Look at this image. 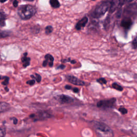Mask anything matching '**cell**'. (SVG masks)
<instances>
[{"label":"cell","instance_id":"obj_1","mask_svg":"<svg viewBox=\"0 0 137 137\" xmlns=\"http://www.w3.org/2000/svg\"><path fill=\"white\" fill-rule=\"evenodd\" d=\"M91 124L99 137H114V134L113 130L105 123L93 121L91 122Z\"/></svg>","mask_w":137,"mask_h":137},{"label":"cell","instance_id":"obj_2","mask_svg":"<svg viewBox=\"0 0 137 137\" xmlns=\"http://www.w3.org/2000/svg\"><path fill=\"white\" fill-rule=\"evenodd\" d=\"M36 13V9L31 5H23L18 8L17 14L23 20H28L33 17Z\"/></svg>","mask_w":137,"mask_h":137},{"label":"cell","instance_id":"obj_3","mask_svg":"<svg viewBox=\"0 0 137 137\" xmlns=\"http://www.w3.org/2000/svg\"><path fill=\"white\" fill-rule=\"evenodd\" d=\"M111 5V2L108 1L102 2L100 4H99L94 10H93L91 14L92 17L96 18H99L103 16L107 11L110 9Z\"/></svg>","mask_w":137,"mask_h":137},{"label":"cell","instance_id":"obj_4","mask_svg":"<svg viewBox=\"0 0 137 137\" xmlns=\"http://www.w3.org/2000/svg\"><path fill=\"white\" fill-rule=\"evenodd\" d=\"M116 99L115 98H112L108 100H103L99 101L97 104L96 106L98 108H102L104 109H110L113 108L116 103Z\"/></svg>","mask_w":137,"mask_h":137},{"label":"cell","instance_id":"obj_5","mask_svg":"<svg viewBox=\"0 0 137 137\" xmlns=\"http://www.w3.org/2000/svg\"><path fill=\"white\" fill-rule=\"evenodd\" d=\"M56 99L61 104H72L74 102V98L64 94L58 95Z\"/></svg>","mask_w":137,"mask_h":137},{"label":"cell","instance_id":"obj_6","mask_svg":"<svg viewBox=\"0 0 137 137\" xmlns=\"http://www.w3.org/2000/svg\"><path fill=\"white\" fill-rule=\"evenodd\" d=\"M51 117V115L49 114L47 112L44 111H39L36 114H33L30 115V117L31 118H33L36 121H38L39 120H45L47 118H50Z\"/></svg>","mask_w":137,"mask_h":137},{"label":"cell","instance_id":"obj_7","mask_svg":"<svg viewBox=\"0 0 137 137\" xmlns=\"http://www.w3.org/2000/svg\"><path fill=\"white\" fill-rule=\"evenodd\" d=\"M66 79L68 81V82L77 86H84L86 85V83L83 80H81L77 77H74L72 75H67L66 76Z\"/></svg>","mask_w":137,"mask_h":137},{"label":"cell","instance_id":"obj_8","mask_svg":"<svg viewBox=\"0 0 137 137\" xmlns=\"http://www.w3.org/2000/svg\"><path fill=\"white\" fill-rule=\"evenodd\" d=\"M45 60L43 62L42 66L43 67H46L48 65L49 67H53L54 65V58L53 56L49 54H47L45 56Z\"/></svg>","mask_w":137,"mask_h":137},{"label":"cell","instance_id":"obj_9","mask_svg":"<svg viewBox=\"0 0 137 137\" xmlns=\"http://www.w3.org/2000/svg\"><path fill=\"white\" fill-rule=\"evenodd\" d=\"M89 22V18L87 17H83L82 19H81L76 24V28L77 30L79 31L80 30H82L83 27H84Z\"/></svg>","mask_w":137,"mask_h":137},{"label":"cell","instance_id":"obj_10","mask_svg":"<svg viewBox=\"0 0 137 137\" xmlns=\"http://www.w3.org/2000/svg\"><path fill=\"white\" fill-rule=\"evenodd\" d=\"M132 21L130 18H125L121 21V26L125 29H129L132 25Z\"/></svg>","mask_w":137,"mask_h":137},{"label":"cell","instance_id":"obj_11","mask_svg":"<svg viewBox=\"0 0 137 137\" xmlns=\"http://www.w3.org/2000/svg\"><path fill=\"white\" fill-rule=\"evenodd\" d=\"M28 53L27 52L24 53L23 56L21 58V61L24 67H27L30 65L31 58L27 57Z\"/></svg>","mask_w":137,"mask_h":137},{"label":"cell","instance_id":"obj_12","mask_svg":"<svg viewBox=\"0 0 137 137\" xmlns=\"http://www.w3.org/2000/svg\"><path fill=\"white\" fill-rule=\"evenodd\" d=\"M126 12L130 15L137 14V4L130 5L126 10Z\"/></svg>","mask_w":137,"mask_h":137},{"label":"cell","instance_id":"obj_13","mask_svg":"<svg viewBox=\"0 0 137 137\" xmlns=\"http://www.w3.org/2000/svg\"><path fill=\"white\" fill-rule=\"evenodd\" d=\"M5 20H6V15L4 14V12L1 11V13H0V25L1 27H4L5 26Z\"/></svg>","mask_w":137,"mask_h":137},{"label":"cell","instance_id":"obj_14","mask_svg":"<svg viewBox=\"0 0 137 137\" xmlns=\"http://www.w3.org/2000/svg\"><path fill=\"white\" fill-rule=\"evenodd\" d=\"M117 6H118L117 0H112L111 2L110 8L109 9L110 13H113V12L116 10Z\"/></svg>","mask_w":137,"mask_h":137},{"label":"cell","instance_id":"obj_15","mask_svg":"<svg viewBox=\"0 0 137 137\" xmlns=\"http://www.w3.org/2000/svg\"><path fill=\"white\" fill-rule=\"evenodd\" d=\"M49 3L52 8L55 9L60 8L61 6V4L60 3L58 0H50Z\"/></svg>","mask_w":137,"mask_h":137},{"label":"cell","instance_id":"obj_16","mask_svg":"<svg viewBox=\"0 0 137 137\" xmlns=\"http://www.w3.org/2000/svg\"><path fill=\"white\" fill-rule=\"evenodd\" d=\"M10 105L6 102H1V112L2 113L3 111H7L9 109Z\"/></svg>","mask_w":137,"mask_h":137},{"label":"cell","instance_id":"obj_17","mask_svg":"<svg viewBox=\"0 0 137 137\" xmlns=\"http://www.w3.org/2000/svg\"><path fill=\"white\" fill-rule=\"evenodd\" d=\"M31 77L33 79L35 80L36 82L39 83L41 82V79H42L41 76L39 74H38L36 73H35V75H33V74H32V75H31Z\"/></svg>","mask_w":137,"mask_h":137},{"label":"cell","instance_id":"obj_18","mask_svg":"<svg viewBox=\"0 0 137 137\" xmlns=\"http://www.w3.org/2000/svg\"><path fill=\"white\" fill-rule=\"evenodd\" d=\"M1 79H3V81L2 82V84L4 86H7L9 82V78L7 76H1Z\"/></svg>","mask_w":137,"mask_h":137},{"label":"cell","instance_id":"obj_19","mask_svg":"<svg viewBox=\"0 0 137 137\" xmlns=\"http://www.w3.org/2000/svg\"><path fill=\"white\" fill-rule=\"evenodd\" d=\"M11 34V32L8 31H1V38H5V37H7L10 35Z\"/></svg>","mask_w":137,"mask_h":137},{"label":"cell","instance_id":"obj_20","mask_svg":"<svg viewBox=\"0 0 137 137\" xmlns=\"http://www.w3.org/2000/svg\"><path fill=\"white\" fill-rule=\"evenodd\" d=\"M112 87H113V88H114V89H115L117 91H122L123 90V88L122 87L121 85H118V84H117L116 83H114L112 84Z\"/></svg>","mask_w":137,"mask_h":137},{"label":"cell","instance_id":"obj_21","mask_svg":"<svg viewBox=\"0 0 137 137\" xmlns=\"http://www.w3.org/2000/svg\"><path fill=\"white\" fill-rule=\"evenodd\" d=\"M53 27L51 25L47 26L45 28V33L46 34H49L52 33L53 32Z\"/></svg>","mask_w":137,"mask_h":137},{"label":"cell","instance_id":"obj_22","mask_svg":"<svg viewBox=\"0 0 137 137\" xmlns=\"http://www.w3.org/2000/svg\"><path fill=\"white\" fill-rule=\"evenodd\" d=\"M97 82H98L99 83H100V84H105L107 83V80L105 79V78H99L98 79L96 80Z\"/></svg>","mask_w":137,"mask_h":137},{"label":"cell","instance_id":"obj_23","mask_svg":"<svg viewBox=\"0 0 137 137\" xmlns=\"http://www.w3.org/2000/svg\"><path fill=\"white\" fill-rule=\"evenodd\" d=\"M118 110H119L120 113L123 115L126 114L128 113V110L124 107H120L119 109H118Z\"/></svg>","mask_w":137,"mask_h":137},{"label":"cell","instance_id":"obj_24","mask_svg":"<svg viewBox=\"0 0 137 137\" xmlns=\"http://www.w3.org/2000/svg\"><path fill=\"white\" fill-rule=\"evenodd\" d=\"M132 45L133 46V48L134 49H136L137 48V36L134 39V40L132 41Z\"/></svg>","mask_w":137,"mask_h":137},{"label":"cell","instance_id":"obj_25","mask_svg":"<svg viewBox=\"0 0 137 137\" xmlns=\"http://www.w3.org/2000/svg\"><path fill=\"white\" fill-rule=\"evenodd\" d=\"M0 137H4L5 135V129L1 128V132H0Z\"/></svg>","mask_w":137,"mask_h":137},{"label":"cell","instance_id":"obj_26","mask_svg":"<svg viewBox=\"0 0 137 137\" xmlns=\"http://www.w3.org/2000/svg\"><path fill=\"white\" fill-rule=\"evenodd\" d=\"M35 80L34 79H32V80H28L27 81V82H26V84L30 85V86H32L33 85H34V84L35 83Z\"/></svg>","mask_w":137,"mask_h":137},{"label":"cell","instance_id":"obj_27","mask_svg":"<svg viewBox=\"0 0 137 137\" xmlns=\"http://www.w3.org/2000/svg\"><path fill=\"white\" fill-rule=\"evenodd\" d=\"M65 68V65H64V64H60L56 68L57 70H64Z\"/></svg>","mask_w":137,"mask_h":137},{"label":"cell","instance_id":"obj_28","mask_svg":"<svg viewBox=\"0 0 137 137\" xmlns=\"http://www.w3.org/2000/svg\"><path fill=\"white\" fill-rule=\"evenodd\" d=\"M71 60L70 58H67L66 59L61 60V62H62V63H67V62H71Z\"/></svg>","mask_w":137,"mask_h":137},{"label":"cell","instance_id":"obj_29","mask_svg":"<svg viewBox=\"0 0 137 137\" xmlns=\"http://www.w3.org/2000/svg\"><path fill=\"white\" fill-rule=\"evenodd\" d=\"M65 89L66 90H72V89L73 87L70 86V85H66V86H65Z\"/></svg>","mask_w":137,"mask_h":137},{"label":"cell","instance_id":"obj_30","mask_svg":"<svg viewBox=\"0 0 137 137\" xmlns=\"http://www.w3.org/2000/svg\"><path fill=\"white\" fill-rule=\"evenodd\" d=\"M13 5L14 6V7L17 8L18 5V1L17 0H14V1L13 2Z\"/></svg>","mask_w":137,"mask_h":137},{"label":"cell","instance_id":"obj_31","mask_svg":"<svg viewBox=\"0 0 137 137\" xmlns=\"http://www.w3.org/2000/svg\"><path fill=\"white\" fill-rule=\"evenodd\" d=\"M73 92L74 93H78L79 92V89L77 88V87H73L72 90Z\"/></svg>","mask_w":137,"mask_h":137},{"label":"cell","instance_id":"obj_32","mask_svg":"<svg viewBox=\"0 0 137 137\" xmlns=\"http://www.w3.org/2000/svg\"><path fill=\"white\" fill-rule=\"evenodd\" d=\"M125 1L126 0H119V4L121 6L123 5L124 4V3H125Z\"/></svg>","mask_w":137,"mask_h":137},{"label":"cell","instance_id":"obj_33","mask_svg":"<svg viewBox=\"0 0 137 137\" xmlns=\"http://www.w3.org/2000/svg\"><path fill=\"white\" fill-rule=\"evenodd\" d=\"M12 119L13 120V123H14V124H15V125H16V124H17V122H18V120L16 118H15V117H13V118H12Z\"/></svg>","mask_w":137,"mask_h":137},{"label":"cell","instance_id":"obj_34","mask_svg":"<svg viewBox=\"0 0 137 137\" xmlns=\"http://www.w3.org/2000/svg\"><path fill=\"white\" fill-rule=\"evenodd\" d=\"M76 61H75V60H71V64H76Z\"/></svg>","mask_w":137,"mask_h":137},{"label":"cell","instance_id":"obj_35","mask_svg":"<svg viewBox=\"0 0 137 137\" xmlns=\"http://www.w3.org/2000/svg\"><path fill=\"white\" fill-rule=\"evenodd\" d=\"M4 89H5V90L6 91H7V92H8V91H9V89L7 87H5L4 88Z\"/></svg>","mask_w":137,"mask_h":137},{"label":"cell","instance_id":"obj_36","mask_svg":"<svg viewBox=\"0 0 137 137\" xmlns=\"http://www.w3.org/2000/svg\"><path fill=\"white\" fill-rule=\"evenodd\" d=\"M8 0H1V3H4L6 1H7Z\"/></svg>","mask_w":137,"mask_h":137},{"label":"cell","instance_id":"obj_37","mask_svg":"<svg viewBox=\"0 0 137 137\" xmlns=\"http://www.w3.org/2000/svg\"><path fill=\"white\" fill-rule=\"evenodd\" d=\"M126 1L127 2H131L133 1L134 0H126Z\"/></svg>","mask_w":137,"mask_h":137},{"label":"cell","instance_id":"obj_38","mask_svg":"<svg viewBox=\"0 0 137 137\" xmlns=\"http://www.w3.org/2000/svg\"><path fill=\"white\" fill-rule=\"evenodd\" d=\"M24 1H28V2H32L34 1V0H24Z\"/></svg>","mask_w":137,"mask_h":137},{"label":"cell","instance_id":"obj_39","mask_svg":"<svg viewBox=\"0 0 137 137\" xmlns=\"http://www.w3.org/2000/svg\"><path fill=\"white\" fill-rule=\"evenodd\" d=\"M92 1H95V0H92Z\"/></svg>","mask_w":137,"mask_h":137}]
</instances>
